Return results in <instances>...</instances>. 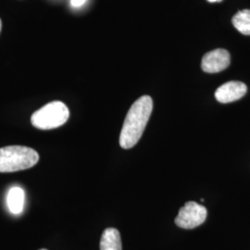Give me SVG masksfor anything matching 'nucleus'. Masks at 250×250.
I'll list each match as a JSON object with an SVG mask.
<instances>
[{"mask_svg":"<svg viewBox=\"0 0 250 250\" xmlns=\"http://www.w3.org/2000/svg\"><path fill=\"white\" fill-rule=\"evenodd\" d=\"M152 109L153 100L149 96L139 98L130 107L120 135V145L123 148H132L139 141L149 121Z\"/></svg>","mask_w":250,"mask_h":250,"instance_id":"1","label":"nucleus"},{"mask_svg":"<svg viewBox=\"0 0 250 250\" xmlns=\"http://www.w3.org/2000/svg\"><path fill=\"white\" fill-rule=\"evenodd\" d=\"M39 161L38 153L23 146L0 148V172H14L34 167Z\"/></svg>","mask_w":250,"mask_h":250,"instance_id":"2","label":"nucleus"},{"mask_svg":"<svg viewBox=\"0 0 250 250\" xmlns=\"http://www.w3.org/2000/svg\"><path fill=\"white\" fill-rule=\"evenodd\" d=\"M69 117L68 107L62 101H53L36 110L31 117V123L37 129L51 130L67 123Z\"/></svg>","mask_w":250,"mask_h":250,"instance_id":"3","label":"nucleus"},{"mask_svg":"<svg viewBox=\"0 0 250 250\" xmlns=\"http://www.w3.org/2000/svg\"><path fill=\"white\" fill-rule=\"evenodd\" d=\"M207 216L208 211L204 206L189 201L181 208L175 218V224L183 229H194L205 222Z\"/></svg>","mask_w":250,"mask_h":250,"instance_id":"4","label":"nucleus"},{"mask_svg":"<svg viewBox=\"0 0 250 250\" xmlns=\"http://www.w3.org/2000/svg\"><path fill=\"white\" fill-rule=\"evenodd\" d=\"M231 62L230 53L225 49H215L206 54L202 59L201 68L208 73H217L225 70Z\"/></svg>","mask_w":250,"mask_h":250,"instance_id":"5","label":"nucleus"},{"mask_svg":"<svg viewBox=\"0 0 250 250\" xmlns=\"http://www.w3.org/2000/svg\"><path fill=\"white\" fill-rule=\"evenodd\" d=\"M248 91L247 85L237 81H231L221 85L215 92V98L220 103H231L242 99Z\"/></svg>","mask_w":250,"mask_h":250,"instance_id":"6","label":"nucleus"},{"mask_svg":"<svg viewBox=\"0 0 250 250\" xmlns=\"http://www.w3.org/2000/svg\"><path fill=\"white\" fill-rule=\"evenodd\" d=\"M7 204L12 214L19 215L22 212L24 205V191L19 187L9 189L7 197Z\"/></svg>","mask_w":250,"mask_h":250,"instance_id":"7","label":"nucleus"},{"mask_svg":"<svg viewBox=\"0 0 250 250\" xmlns=\"http://www.w3.org/2000/svg\"><path fill=\"white\" fill-rule=\"evenodd\" d=\"M100 250H122L120 232L115 228H107L101 236Z\"/></svg>","mask_w":250,"mask_h":250,"instance_id":"8","label":"nucleus"},{"mask_svg":"<svg viewBox=\"0 0 250 250\" xmlns=\"http://www.w3.org/2000/svg\"><path fill=\"white\" fill-rule=\"evenodd\" d=\"M232 24L245 36H250V9L238 11L232 18Z\"/></svg>","mask_w":250,"mask_h":250,"instance_id":"9","label":"nucleus"},{"mask_svg":"<svg viewBox=\"0 0 250 250\" xmlns=\"http://www.w3.org/2000/svg\"><path fill=\"white\" fill-rule=\"evenodd\" d=\"M86 0H71V5L73 8H80L84 5Z\"/></svg>","mask_w":250,"mask_h":250,"instance_id":"10","label":"nucleus"},{"mask_svg":"<svg viewBox=\"0 0 250 250\" xmlns=\"http://www.w3.org/2000/svg\"><path fill=\"white\" fill-rule=\"evenodd\" d=\"M208 2H211V3H214V2H221L222 0H208Z\"/></svg>","mask_w":250,"mask_h":250,"instance_id":"11","label":"nucleus"},{"mask_svg":"<svg viewBox=\"0 0 250 250\" xmlns=\"http://www.w3.org/2000/svg\"><path fill=\"white\" fill-rule=\"evenodd\" d=\"M1 27H2V22H1V20H0V32H1Z\"/></svg>","mask_w":250,"mask_h":250,"instance_id":"12","label":"nucleus"},{"mask_svg":"<svg viewBox=\"0 0 250 250\" xmlns=\"http://www.w3.org/2000/svg\"></svg>","mask_w":250,"mask_h":250,"instance_id":"13","label":"nucleus"}]
</instances>
